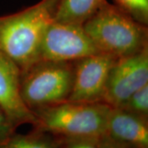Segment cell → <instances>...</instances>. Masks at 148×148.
<instances>
[{
    "label": "cell",
    "mask_w": 148,
    "mask_h": 148,
    "mask_svg": "<svg viewBox=\"0 0 148 148\" xmlns=\"http://www.w3.org/2000/svg\"><path fill=\"white\" fill-rule=\"evenodd\" d=\"M106 135L132 148H148V119L111 107Z\"/></svg>",
    "instance_id": "9"
},
{
    "label": "cell",
    "mask_w": 148,
    "mask_h": 148,
    "mask_svg": "<svg viewBox=\"0 0 148 148\" xmlns=\"http://www.w3.org/2000/svg\"><path fill=\"white\" fill-rule=\"evenodd\" d=\"M99 148H132L126 144L118 142L116 140L110 138L107 135H104L99 139Z\"/></svg>",
    "instance_id": "16"
},
{
    "label": "cell",
    "mask_w": 148,
    "mask_h": 148,
    "mask_svg": "<svg viewBox=\"0 0 148 148\" xmlns=\"http://www.w3.org/2000/svg\"><path fill=\"white\" fill-rule=\"evenodd\" d=\"M148 84V46L125 57L117 58L111 68L103 102L120 108L135 91Z\"/></svg>",
    "instance_id": "6"
},
{
    "label": "cell",
    "mask_w": 148,
    "mask_h": 148,
    "mask_svg": "<svg viewBox=\"0 0 148 148\" xmlns=\"http://www.w3.org/2000/svg\"><path fill=\"white\" fill-rule=\"evenodd\" d=\"M15 132L16 130L11 125L3 111L0 110V140L5 139Z\"/></svg>",
    "instance_id": "15"
},
{
    "label": "cell",
    "mask_w": 148,
    "mask_h": 148,
    "mask_svg": "<svg viewBox=\"0 0 148 148\" xmlns=\"http://www.w3.org/2000/svg\"><path fill=\"white\" fill-rule=\"evenodd\" d=\"M60 0H40L10 15L0 16V51L16 63L21 72L39 60L44 34Z\"/></svg>",
    "instance_id": "1"
},
{
    "label": "cell",
    "mask_w": 148,
    "mask_h": 148,
    "mask_svg": "<svg viewBox=\"0 0 148 148\" xmlns=\"http://www.w3.org/2000/svg\"><path fill=\"white\" fill-rule=\"evenodd\" d=\"M99 53L83 25L63 23L53 20L44 34L39 51V60L74 62Z\"/></svg>",
    "instance_id": "5"
},
{
    "label": "cell",
    "mask_w": 148,
    "mask_h": 148,
    "mask_svg": "<svg viewBox=\"0 0 148 148\" xmlns=\"http://www.w3.org/2000/svg\"><path fill=\"white\" fill-rule=\"evenodd\" d=\"M73 62L39 60L21 72V99L32 112L67 101L73 87Z\"/></svg>",
    "instance_id": "4"
},
{
    "label": "cell",
    "mask_w": 148,
    "mask_h": 148,
    "mask_svg": "<svg viewBox=\"0 0 148 148\" xmlns=\"http://www.w3.org/2000/svg\"><path fill=\"white\" fill-rule=\"evenodd\" d=\"M98 51L119 58L148 46V28L107 2L83 24Z\"/></svg>",
    "instance_id": "2"
},
{
    "label": "cell",
    "mask_w": 148,
    "mask_h": 148,
    "mask_svg": "<svg viewBox=\"0 0 148 148\" xmlns=\"http://www.w3.org/2000/svg\"><path fill=\"white\" fill-rule=\"evenodd\" d=\"M110 108L103 102L64 101L33 111V127L57 137L100 138L106 135Z\"/></svg>",
    "instance_id": "3"
},
{
    "label": "cell",
    "mask_w": 148,
    "mask_h": 148,
    "mask_svg": "<svg viewBox=\"0 0 148 148\" xmlns=\"http://www.w3.org/2000/svg\"><path fill=\"white\" fill-rule=\"evenodd\" d=\"M116 59L99 53L74 61L73 87L67 101L103 102L109 73Z\"/></svg>",
    "instance_id": "7"
},
{
    "label": "cell",
    "mask_w": 148,
    "mask_h": 148,
    "mask_svg": "<svg viewBox=\"0 0 148 148\" xmlns=\"http://www.w3.org/2000/svg\"><path fill=\"white\" fill-rule=\"evenodd\" d=\"M108 0H60L54 21L83 25Z\"/></svg>",
    "instance_id": "10"
},
{
    "label": "cell",
    "mask_w": 148,
    "mask_h": 148,
    "mask_svg": "<svg viewBox=\"0 0 148 148\" xmlns=\"http://www.w3.org/2000/svg\"><path fill=\"white\" fill-rule=\"evenodd\" d=\"M0 148H58V138L33 127L27 134L15 132L0 140Z\"/></svg>",
    "instance_id": "11"
},
{
    "label": "cell",
    "mask_w": 148,
    "mask_h": 148,
    "mask_svg": "<svg viewBox=\"0 0 148 148\" xmlns=\"http://www.w3.org/2000/svg\"><path fill=\"white\" fill-rule=\"evenodd\" d=\"M21 71L9 57L0 51V110L16 130L23 124L36 123L34 113L24 104L20 95Z\"/></svg>",
    "instance_id": "8"
},
{
    "label": "cell",
    "mask_w": 148,
    "mask_h": 148,
    "mask_svg": "<svg viewBox=\"0 0 148 148\" xmlns=\"http://www.w3.org/2000/svg\"><path fill=\"white\" fill-rule=\"evenodd\" d=\"M114 5L126 12L136 21L148 24V0H114Z\"/></svg>",
    "instance_id": "13"
},
{
    "label": "cell",
    "mask_w": 148,
    "mask_h": 148,
    "mask_svg": "<svg viewBox=\"0 0 148 148\" xmlns=\"http://www.w3.org/2000/svg\"><path fill=\"white\" fill-rule=\"evenodd\" d=\"M120 109L148 119V84L130 95Z\"/></svg>",
    "instance_id": "12"
},
{
    "label": "cell",
    "mask_w": 148,
    "mask_h": 148,
    "mask_svg": "<svg viewBox=\"0 0 148 148\" xmlns=\"http://www.w3.org/2000/svg\"><path fill=\"white\" fill-rule=\"evenodd\" d=\"M57 138H58V148H99L100 138H67V137H57Z\"/></svg>",
    "instance_id": "14"
}]
</instances>
